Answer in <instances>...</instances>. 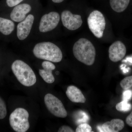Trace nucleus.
Segmentation results:
<instances>
[{"mask_svg": "<svg viewBox=\"0 0 132 132\" xmlns=\"http://www.w3.org/2000/svg\"><path fill=\"white\" fill-rule=\"evenodd\" d=\"M60 21V15L56 12H51L44 15L41 19L39 30L41 32L52 31L58 26Z\"/></svg>", "mask_w": 132, "mask_h": 132, "instance_id": "obj_7", "label": "nucleus"}, {"mask_svg": "<svg viewBox=\"0 0 132 132\" xmlns=\"http://www.w3.org/2000/svg\"><path fill=\"white\" fill-rule=\"evenodd\" d=\"M126 122L128 126L132 127V112L126 119Z\"/></svg>", "mask_w": 132, "mask_h": 132, "instance_id": "obj_24", "label": "nucleus"}, {"mask_svg": "<svg viewBox=\"0 0 132 132\" xmlns=\"http://www.w3.org/2000/svg\"><path fill=\"white\" fill-rule=\"evenodd\" d=\"M14 23L9 19L0 17V32L5 35H8L14 30Z\"/></svg>", "mask_w": 132, "mask_h": 132, "instance_id": "obj_15", "label": "nucleus"}, {"mask_svg": "<svg viewBox=\"0 0 132 132\" xmlns=\"http://www.w3.org/2000/svg\"><path fill=\"white\" fill-rule=\"evenodd\" d=\"M123 94V100L128 101L132 96V91L129 90H125Z\"/></svg>", "mask_w": 132, "mask_h": 132, "instance_id": "obj_21", "label": "nucleus"}, {"mask_svg": "<svg viewBox=\"0 0 132 132\" xmlns=\"http://www.w3.org/2000/svg\"><path fill=\"white\" fill-rule=\"evenodd\" d=\"M124 127L125 123L123 120L114 119L104 123L101 126H98L97 128L100 132H118L123 130Z\"/></svg>", "mask_w": 132, "mask_h": 132, "instance_id": "obj_12", "label": "nucleus"}, {"mask_svg": "<svg viewBox=\"0 0 132 132\" xmlns=\"http://www.w3.org/2000/svg\"><path fill=\"white\" fill-rule=\"evenodd\" d=\"M116 108V110L120 112H126L131 109L132 105L128 103V101L123 100L117 104Z\"/></svg>", "mask_w": 132, "mask_h": 132, "instance_id": "obj_17", "label": "nucleus"}, {"mask_svg": "<svg viewBox=\"0 0 132 132\" xmlns=\"http://www.w3.org/2000/svg\"><path fill=\"white\" fill-rule=\"evenodd\" d=\"M28 111L22 108H16L10 114V124L13 130L16 132H26L30 127Z\"/></svg>", "mask_w": 132, "mask_h": 132, "instance_id": "obj_4", "label": "nucleus"}, {"mask_svg": "<svg viewBox=\"0 0 132 132\" xmlns=\"http://www.w3.org/2000/svg\"><path fill=\"white\" fill-rule=\"evenodd\" d=\"M92 128L87 123H83L78 126L76 130V132H90L92 131Z\"/></svg>", "mask_w": 132, "mask_h": 132, "instance_id": "obj_20", "label": "nucleus"}, {"mask_svg": "<svg viewBox=\"0 0 132 132\" xmlns=\"http://www.w3.org/2000/svg\"><path fill=\"white\" fill-rule=\"evenodd\" d=\"M130 0H110L111 8L117 13H121L126 9Z\"/></svg>", "mask_w": 132, "mask_h": 132, "instance_id": "obj_16", "label": "nucleus"}, {"mask_svg": "<svg viewBox=\"0 0 132 132\" xmlns=\"http://www.w3.org/2000/svg\"><path fill=\"white\" fill-rule=\"evenodd\" d=\"M24 0H6V3L9 7H13L19 5Z\"/></svg>", "mask_w": 132, "mask_h": 132, "instance_id": "obj_22", "label": "nucleus"}, {"mask_svg": "<svg viewBox=\"0 0 132 132\" xmlns=\"http://www.w3.org/2000/svg\"><path fill=\"white\" fill-rule=\"evenodd\" d=\"M59 132H73L74 131L68 126H63L59 128L58 130Z\"/></svg>", "mask_w": 132, "mask_h": 132, "instance_id": "obj_23", "label": "nucleus"}, {"mask_svg": "<svg viewBox=\"0 0 132 132\" xmlns=\"http://www.w3.org/2000/svg\"><path fill=\"white\" fill-rule=\"evenodd\" d=\"M34 20V16L29 14L24 20L18 24L17 26V36L20 40H25L31 32Z\"/></svg>", "mask_w": 132, "mask_h": 132, "instance_id": "obj_10", "label": "nucleus"}, {"mask_svg": "<svg viewBox=\"0 0 132 132\" xmlns=\"http://www.w3.org/2000/svg\"><path fill=\"white\" fill-rule=\"evenodd\" d=\"M33 53L36 58L53 62H59L62 60L61 50L51 42L39 43L35 46Z\"/></svg>", "mask_w": 132, "mask_h": 132, "instance_id": "obj_2", "label": "nucleus"}, {"mask_svg": "<svg viewBox=\"0 0 132 132\" xmlns=\"http://www.w3.org/2000/svg\"><path fill=\"white\" fill-rule=\"evenodd\" d=\"M73 52L76 59L85 65L91 66L94 63L96 50L87 39L82 38L78 40L73 45Z\"/></svg>", "mask_w": 132, "mask_h": 132, "instance_id": "obj_1", "label": "nucleus"}, {"mask_svg": "<svg viewBox=\"0 0 132 132\" xmlns=\"http://www.w3.org/2000/svg\"><path fill=\"white\" fill-rule=\"evenodd\" d=\"M30 5L26 3L15 6L10 14V18L16 22H20L26 19V15L31 11Z\"/></svg>", "mask_w": 132, "mask_h": 132, "instance_id": "obj_11", "label": "nucleus"}, {"mask_svg": "<svg viewBox=\"0 0 132 132\" xmlns=\"http://www.w3.org/2000/svg\"><path fill=\"white\" fill-rule=\"evenodd\" d=\"M6 106L5 102L0 97V119H3L7 115Z\"/></svg>", "mask_w": 132, "mask_h": 132, "instance_id": "obj_19", "label": "nucleus"}, {"mask_svg": "<svg viewBox=\"0 0 132 132\" xmlns=\"http://www.w3.org/2000/svg\"><path fill=\"white\" fill-rule=\"evenodd\" d=\"M44 101L46 106L54 116L64 118L67 116V112L62 102L59 98L51 94L45 95Z\"/></svg>", "mask_w": 132, "mask_h": 132, "instance_id": "obj_6", "label": "nucleus"}, {"mask_svg": "<svg viewBox=\"0 0 132 132\" xmlns=\"http://www.w3.org/2000/svg\"><path fill=\"white\" fill-rule=\"evenodd\" d=\"M126 48L123 43L117 41L109 48V57L111 61L116 62L121 60L126 53Z\"/></svg>", "mask_w": 132, "mask_h": 132, "instance_id": "obj_9", "label": "nucleus"}, {"mask_svg": "<svg viewBox=\"0 0 132 132\" xmlns=\"http://www.w3.org/2000/svg\"><path fill=\"white\" fill-rule=\"evenodd\" d=\"M55 74H56V75H59V72L58 71H56V72H55Z\"/></svg>", "mask_w": 132, "mask_h": 132, "instance_id": "obj_26", "label": "nucleus"}, {"mask_svg": "<svg viewBox=\"0 0 132 132\" xmlns=\"http://www.w3.org/2000/svg\"><path fill=\"white\" fill-rule=\"evenodd\" d=\"M87 23L90 31L98 38L103 36L106 26V21L103 14L100 11L92 12L88 17Z\"/></svg>", "mask_w": 132, "mask_h": 132, "instance_id": "obj_5", "label": "nucleus"}, {"mask_svg": "<svg viewBox=\"0 0 132 132\" xmlns=\"http://www.w3.org/2000/svg\"><path fill=\"white\" fill-rule=\"evenodd\" d=\"M53 2L55 3H60L62 2L64 0H52Z\"/></svg>", "mask_w": 132, "mask_h": 132, "instance_id": "obj_25", "label": "nucleus"}, {"mask_svg": "<svg viewBox=\"0 0 132 132\" xmlns=\"http://www.w3.org/2000/svg\"><path fill=\"white\" fill-rule=\"evenodd\" d=\"M42 65L43 69L39 70V73L41 77L47 83H53L54 81L55 78L52 73V71L55 69V66L48 61H43Z\"/></svg>", "mask_w": 132, "mask_h": 132, "instance_id": "obj_13", "label": "nucleus"}, {"mask_svg": "<svg viewBox=\"0 0 132 132\" xmlns=\"http://www.w3.org/2000/svg\"><path fill=\"white\" fill-rule=\"evenodd\" d=\"M61 18L63 26L71 31L78 29L82 24V20L81 15L73 14L69 10H64L62 12Z\"/></svg>", "mask_w": 132, "mask_h": 132, "instance_id": "obj_8", "label": "nucleus"}, {"mask_svg": "<svg viewBox=\"0 0 132 132\" xmlns=\"http://www.w3.org/2000/svg\"><path fill=\"white\" fill-rule=\"evenodd\" d=\"M67 97L71 101L75 103H85L86 99L82 92L74 86H70L67 88L66 92Z\"/></svg>", "mask_w": 132, "mask_h": 132, "instance_id": "obj_14", "label": "nucleus"}, {"mask_svg": "<svg viewBox=\"0 0 132 132\" xmlns=\"http://www.w3.org/2000/svg\"><path fill=\"white\" fill-rule=\"evenodd\" d=\"M121 87L124 90H129L132 87V76L126 77L120 82Z\"/></svg>", "mask_w": 132, "mask_h": 132, "instance_id": "obj_18", "label": "nucleus"}, {"mask_svg": "<svg viewBox=\"0 0 132 132\" xmlns=\"http://www.w3.org/2000/svg\"><path fill=\"white\" fill-rule=\"evenodd\" d=\"M12 69L19 82L25 86L30 87L35 84L36 76L32 68L24 61L16 60L12 65Z\"/></svg>", "mask_w": 132, "mask_h": 132, "instance_id": "obj_3", "label": "nucleus"}]
</instances>
